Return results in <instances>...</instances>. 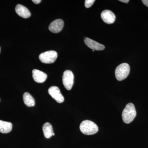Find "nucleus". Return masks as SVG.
Returning a JSON list of instances; mask_svg holds the SVG:
<instances>
[{
  "instance_id": "obj_1",
  "label": "nucleus",
  "mask_w": 148,
  "mask_h": 148,
  "mask_svg": "<svg viewBox=\"0 0 148 148\" xmlns=\"http://www.w3.org/2000/svg\"><path fill=\"white\" fill-rule=\"evenodd\" d=\"M137 112L135 106L132 103L127 104L123 111V120L125 123H130L136 117Z\"/></svg>"
},
{
  "instance_id": "obj_2",
  "label": "nucleus",
  "mask_w": 148,
  "mask_h": 148,
  "mask_svg": "<svg viewBox=\"0 0 148 148\" xmlns=\"http://www.w3.org/2000/svg\"><path fill=\"white\" fill-rule=\"evenodd\" d=\"M80 130L84 134L92 135L97 133L98 127L95 123L90 120H84L81 123Z\"/></svg>"
},
{
  "instance_id": "obj_3",
  "label": "nucleus",
  "mask_w": 148,
  "mask_h": 148,
  "mask_svg": "<svg viewBox=\"0 0 148 148\" xmlns=\"http://www.w3.org/2000/svg\"><path fill=\"white\" fill-rule=\"evenodd\" d=\"M130 71V67L128 64L123 63L118 66L116 69L115 74L118 81L123 80L127 77Z\"/></svg>"
},
{
  "instance_id": "obj_4",
  "label": "nucleus",
  "mask_w": 148,
  "mask_h": 148,
  "mask_svg": "<svg viewBox=\"0 0 148 148\" xmlns=\"http://www.w3.org/2000/svg\"><path fill=\"white\" fill-rule=\"evenodd\" d=\"M58 57L57 52L54 51H48L40 54L39 59L42 63L51 64L54 63Z\"/></svg>"
},
{
  "instance_id": "obj_5",
  "label": "nucleus",
  "mask_w": 148,
  "mask_h": 148,
  "mask_svg": "<svg viewBox=\"0 0 148 148\" xmlns=\"http://www.w3.org/2000/svg\"><path fill=\"white\" fill-rule=\"evenodd\" d=\"M74 75L70 70L64 72L63 75V83L64 87L67 90L71 89L74 84Z\"/></svg>"
},
{
  "instance_id": "obj_6",
  "label": "nucleus",
  "mask_w": 148,
  "mask_h": 148,
  "mask_svg": "<svg viewBox=\"0 0 148 148\" xmlns=\"http://www.w3.org/2000/svg\"><path fill=\"white\" fill-rule=\"evenodd\" d=\"M49 95L55 100L57 103H61L64 101V96L61 93L59 88L56 86H52L48 89Z\"/></svg>"
},
{
  "instance_id": "obj_7",
  "label": "nucleus",
  "mask_w": 148,
  "mask_h": 148,
  "mask_svg": "<svg viewBox=\"0 0 148 148\" xmlns=\"http://www.w3.org/2000/svg\"><path fill=\"white\" fill-rule=\"evenodd\" d=\"M101 17L104 22L107 24H113L115 21V15L110 10L103 11L101 13Z\"/></svg>"
},
{
  "instance_id": "obj_8",
  "label": "nucleus",
  "mask_w": 148,
  "mask_h": 148,
  "mask_svg": "<svg viewBox=\"0 0 148 148\" xmlns=\"http://www.w3.org/2000/svg\"><path fill=\"white\" fill-rule=\"evenodd\" d=\"M64 26V21L62 19H57L51 23L49 27V29L52 33H58L62 30Z\"/></svg>"
},
{
  "instance_id": "obj_9",
  "label": "nucleus",
  "mask_w": 148,
  "mask_h": 148,
  "mask_svg": "<svg viewBox=\"0 0 148 148\" xmlns=\"http://www.w3.org/2000/svg\"><path fill=\"white\" fill-rule=\"evenodd\" d=\"M32 74L34 80L39 83L45 82L47 79V75L45 73L37 69H34L32 71Z\"/></svg>"
},
{
  "instance_id": "obj_10",
  "label": "nucleus",
  "mask_w": 148,
  "mask_h": 148,
  "mask_svg": "<svg viewBox=\"0 0 148 148\" xmlns=\"http://www.w3.org/2000/svg\"><path fill=\"white\" fill-rule=\"evenodd\" d=\"M84 42L88 47L93 50H103L105 48V47L103 45L90 39L89 38H85Z\"/></svg>"
},
{
  "instance_id": "obj_11",
  "label": "nucleus",
  "mask_w": 148,
  "mask_h": 148,
  "mask_svg": "<svg viewBox=\"0 0 148 148\" xmlns=\"http://www.w3.org/2000/svg\"><path fill=\"white\" fill-rule=\"evenodd\" d=\"M15 11L18 15L24 18H28L31 16L30 11L27 8L22 5H17L15 8Z\"/></svg>"
},
{
  "instance_id": "obj_12",
  "label": "nucleus",
  "mask_w": 148,
  "mask_h": 148,
  "mask_svg": "<svg viewBox=\"0 0 148 148\" xmlns=\"http://www.w3.org/2000/svg\"><path fill=\"white\" fill-rule=\"evenodd\" d=\"M12 128V125L11 123L0 120V132L3 133H9Z\"/></svg>"
},
{
  "instance_id": "obj_13",
  "label": "nucleus",
  "mask_w": 148,
  "mask_h": 148,
  "mask_svg": "<svg viewBox=\"0 0 148 148\" xmlns=\"http://www.w3.org/2000/svg\"><path fill=\"white\" fill-rule=\"evenodd\" d=\"M43 132L46 138H50L53 136V131L52 125L49 123H46L43 125Z\"/></svg>"
},
{
  "instance_id": "obj_14",
  "label": "nucleus",
  "mask_w": 148,
  "mask_h": 148,
  "mask_svg": "<svg viewBox=\"0 0 148 148\" xmlns=\"http://www.w3.org/2000/svg\"><path fill=\"white\" fill-rule=\"evenodd\" d=\"M23 100L25 105L29 107H34L35 105L34 99L30 93L25 92L23 95Z\"/></svg>"
},
{
  "instance_id": "obj_15",
  "label": "nucleus",
  "mask_w": 148,
  "mask_h": 148,
  "mask_svg": "<svg viewBox=\"0 0 148 148\" xmlns=\"http://www.w3.org/2000/svg\"><path fill=\"white\" fill-rule=\"evenodd\" d=\"M95 0H86L85 1V6L86 8H89L93 5Z\"/></svg>"
},
{
  "instance_id": "obj_16",
  "label": "nucleus",
  "mask_w": 148,
  "mask_h": 148,
  "mask_svg": "<svg viewBox=\"0 0 148 148\" xmlns=\"http://www.w3.org/2000/svg\"><path fill=\"white\" fill-rule=\"evenodd\" d=\"M142 2L145 5L148 7V0H143Z\"/></svg>"
},
{
  "instance_id": "obj_17",
  "label": "nucleus",
  "mask_w": 148,
  "mask_h": 148,
  "mask_svg": "<svg viewBox=\"0 0 148 148\" xmlns=\"http://www.w3.org/2000/svg\"><path fill=\"white\" fill-rule=\"evenodd\" d=\"M32 1L36 4H38L41 2V0H33Z\"/></svg>"
},
{
  "instance_id": "obj_18",
  "label": "nucleus",
  "mask_w": 148,
  "mask_h": 148,
  "mask_svg": "<svg viewBox=\"0 0 148 148\" xmlns=\"http://www.w3.org/2000/svg\"><path fill=\"white\" fill-rule=\"evenodd\" d=\"M120 1L122 2L123 3H127L129 1V0H120Z\"/></svg>"
},
{
  "instance_id": "obj_19",
  "label": "nucleus",
  "mask_w": 148,
  "mask_h": 148,
  "mask_svg": "<svg viewBox=\"0 0 148 148\" xmlns=\"http://www.w3.org/2000/svg\"><path fill=\"white\" fill-rule=\"evenodd\" d=\"M54 135H55V134H54V133H53V136H54Z\"/></svg>"
},
{
  "instance_id": "obj_20",
  "label": "nucleus",
  "mask_w": 148,
  "mask_h": 148,
  "mask_svg": "<svg viewBox=\"0 0 148 148\" xmlns=\"http://www.w3.org/2000/svg\"><path fill=\"white\" fill-rule=\"evenodd\" d=\"M0 53H1V47H0Z\"/></svg>"
}]
</instances>
